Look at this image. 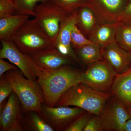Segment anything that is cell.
<instances>
[{"instance_id": "1", "label": "cell", "mask_w": 131, "mask_h": 131, "mask_svg": "<svg viewBox=\"0 0 131 131\" xmlns=\"http://www.w3.org/2000/svg\"><path fill=\"white\" fill-rule=\"evenodd\" d=\"M36 81L42 88L45 104L48 106L55 107L66 91L81 82L82 71L68 65L50 70L36 64Z\"/></svg>"}, {"instance_id": "2", "label": "cell", "mask_w": 131, "mask_h": 131, "mask_svg": "<svg viewBox=\"0 0 131 131\" xmlns=\"http://www.w3.org/2000/svg\"><path fill=\"white\" fill-rule=\"evenodd\" d=\"M112 95L107 92L96 90L80 82L66 91L55 106L80 107L91 114L99 116Z\"/></svg>"}, {"instance_id": "3", "label": "cell", "mask_w": 131, "mask_h": 131, "mask_svg": "<svg viewBox=\"0 0 131 131\" xmlns=\"http://www.w3.org/2000/svg\"><path fill=\"white\" fill-rule=\"evenodd\" d=\"M5 75L20 102L23 112H35L40 114L45 100L42 88L37 82L26 78L18 69L9 70Z\"/></svg>"}, {"instance_id": "4", "label": "cell", "mask_w": 131, "mask_h": 131, "mask_svg": "<svg viewBox=\"0 0 131 131\" xmlns=\"http://www.w3.org/2000/svg\"><path fill=\"white\" fill-rule=\"evenodd\" d=\"M12 40L20 51L30 55L39 51L54 47L34 19L28 20L21 26Z\"/></svg>"}, {"instance_id": "5", "label": "cell", "mask_w": 131, "mask_h": 131, "mask_svg": "<svg viewBox=\"0 0 131 131\" xmlns=\"http://www.w3.org/2000/svg\"><path fill=\"white\" fill-rule=\"evenodd\" d=\"M34 12V20L54 47L61 23L69 14L50 0L38 4Z\"/></svg>"}, {"instance_id": "6", "label": "cell", "mask_w": 131, "mask_h": 131, "mask_svg": "<svg viewBox=\"0 0 131 131\" xmlns=\"http://www.w3.org/2000/svg\"><path fill=\"white\" fill-rule=\"evenodd\" d=\"M115 74L104 59L91 64L85 71H82L81 83L103 92L111 90Z\"/></svg>"}, {"instance_id": "7", "label": "cell", "mask_w": 131, "mask_h": 131, "mask_svg": "<svg viewBox=\"0 0 131 131\" xmlns=\"http://www.w3.org/2000/svg\"><path fill=\"white\" fill-rule=\"evenodd\" d=\"M126 107L118 98L112 95L98 116L103 131H123L125 123L131 118Z\"/></svg>"}, {"instance_id": "8", "label": "cell", "mask_w": 131, "mask_h": 131, "mask_svg": "<svg viewBox=\"0 0 131 131\" xmlns=\"http://www.w3.org/2000/svg\"><path fill=\"white\" fill-rule=\"evenodd\" d=\"M0 58L7 59L16 66L28 79L36 81V64L30 56L20 51L12 40H1Z\"/></svg>"}, {"instance_id": "9", "label": "cell", "mask_w": 131, "mask_h": 131, "mask_svg": "<svg viewBox=\"0 0 131 131\" xmlns=\"http://www.w3.org/2000/svg\"><path fill=\"white\" fill-rule=\"evenodd\" d=\"M86 112L78 107L69 106H48L43 104L40 115L53 128L64 130L80 115Z\"/></svg>"}, {"instance_id": "10", "label": "cell", "mask_w": 131, "mask_h": 131, "mask_svg": "<svg viewBox=\"0 0 131 131\" xmlns=\"http://www.w3.org/2000/svg\"><path fill=\"white\" fill-rule=\"evenodd\" d=\"M22 111L20 102L13 91L0 112V130H24L21 123Z\"/></svg>"}, {"instance_id": "11", "label": "cell", "mask_w": 131, "mask_h": 131, "mask_svg": "<svg viewBox=\"0 0 131 131\" xmlns=\"http://www.w3.org/2000/svg\"><path fill=\"white\" fill-rule=\"evenodd\" d=\"M102 50L103 59L107 62L115 74L125 73L131 68V52L123 49L116 41Z\"/></svg>"}, {"instance_id": "12", "label": "cell", "mask_w": 131, "mask_h": 131, "mask_svg": "<svg viewBox=\"0 0 131 131\" xmlns=\"http://www.w3.org/2000/svg\"><path fill=\"white\" fill-rule=\"evenodd\" d=\"M30 56L36 64L48 69H57L71 63L70 57L63 55L54 47L39 51Z\"/></svg>"}, {"instance_id": "13", "label": "cell", "mask_w": 131, "mask_h": 131, "mask_svg": "<svg viewBox=\"0 0 131 131\" xmlns=\"http://www.w3.org/2000/svg\"><path fill=\"white\" fill-rule=\"evenodd\" d=\"M126 108H131V68L120 74L116 75L111 90Z\"/></svg>"}, {"instance_id": "14", "label": "cell", "mask_w": 131, "mask_h": 131, "mask_svg": "<svg viewBox=\"0 0 131 131\" xmlns=\"http://www.w3.org/2000/svg\"><path fill=\"white\" fill-rule=\"evenodd\" d=\"M122 24L118 21L111 24L98 26L91 33L90 40L100 45L102 48L116 41L118 28Z\"/></svg>"}, {"instance_id": "15", "label": "cell", "mask_w": 131, "mask_h": 131, "mask_svg": "<svg viewBox=\"0 0 131 131\" xmlns=\"http://www.w3.org/2000/svg\"><path fill=\"white\" fill-rule=\"evenodd\" d=\"M30 16L26 15L14 14L0 19L1 40H12L15 34L28 21Z\"/></svg>"}, {"instance_id": "16", "label": "cell", "mask_w": 131, "mask_h": 131, "mask_svg": "<svg viewBox=\"0 0 131 131\" xmlns=\"http://www.w3.org/2000/svg\"><path fill=\"white\" fill-rule=\"evenodd\" d=\"M79 23V16L77 11L69 14L62 21L60 30L54 47L58 46H64L73 51L71 40V31L75 25Z\"/></svg>"}, {"instance_id": "17", "label": "cell", "mask_w": 131, "mask_h": 131, "mask_svg": "<svg viewBox=\"0 0 131 131\" xmlns=\"http://www.w3.org/2000/svg\"><path fill=\"white\" fill-rule=\"evenodd\" d=\"M77 51L80 59L88 64L103 59L101 47L93 42L77 49Z\"/></svg>"}, {"instance_id": "18", "label": "cell", "mask_w": 131, "mask_h": 131, "mask_svg": "<svg viewBox=\"0 0 131 131\" xmlns=\"http://www.w3.org/2000/svg\"><path fill=\"white\" fill-rule=\"evenodd\" d=\"M116 41L124 50L131 52V23H122L117 31Z\"/></svg>"}, {"instance_id": "19", "label": "cell", "mask_w": 131, "mask_h": 131, "mask_svg": "<svg viewBox=\"0 0 131 131\" xmlns=\"http://www.w3.org/2000/svg\"><path fill=\"white\" fill-rule=\"evenodd\" d=\"M49 0H13L15 8V14H22L35 16L34 10L39 3Z\"/></svg>"}, {"instance_id": "20", "label": "cell", "mask_w": 131, "mask_h": 131, "mask_svg": "<svg viewBox=\"0 0 131 131\" xmlns=\"http://www.w3.org/2000/svg\"><path fill=\"white\" fill-rule=\"evenodd\" d=\"M79 23L84 30H91L95 25L94 15L92 11L87 8H83L78 13Z\"/></svg>"}, {"instance_id": "21", "label": "cell", "mask_w": 131, "mask_h": 131, "mask_svg": "<svg viewBox=\"0 0 131 131\" xmlns=\"http://www.w3.org/2000/svg\"><path fill=\"white\" fill-rule=\"evenodd\" d=\"M30 124L34 131H53L54 129L40 115L35 112H30Z\"/></svg>"}, {"instance_id": "22", "label": "cell", "mask_w": 131, "mask_h": 131, "mask_svg": "<svg viewBox=\"0 0 131 131\" xmlns=\"http://www.w3.org/2000/svg\"><path fill=\"white\" fill-rule=\"evenodd\" d=\"M13 92V90L6 75L1 77L0 80V112L6 103V99Z\"/></svg>"}, {"instance_id": "23", "label": "cell", "mask_w": 131, "mask_h": 131, "mask_svg": "<svg viewBox=\"0 0 131 131\" xmlns=\"http://www.w3.org/2000/svg\"><path fill=\"white\" fill-rule=\"evenodd\" d=\"M71 40L72 46L77 49L93 42L90 39H88L84 37L81 31L75 25L71 31Z\"/></svg>"}, {"instance_id": "24", "label": "cell", "mask_w": 131, "mask_h": 131, "mask_svg": "<svg viewBox=\"0 0 131 131\" xmlns=\"http://www.w3.org/2000/svg\"><path fill=\"white\" fill-rule=\"evenodd\" d=\"M91 114L84 112L71 123L64 130L66 131H82L85 128L91 117Z\"/></svg>"}, {"instance_id": "25", "label": "cell", "mask_w": 131, "mask_h": 131, "mask_svg": "<svg viewBox=\"0 0 131 131\" xmlns=\"http://www.w3.org/2000/svg\"><path fill=\"white\" fill-rule=\"evenodd\" d=\"M55 5L69 14L75 11V9L82 5V0H50Z\"/></svg>"}, {"instance_id": "26", "label": "cell", "mask_w": 131, "mask_h": 131, "mask_svg": "<svg viewBox=\"0 0 131 131\" xmlns=\"http://www.w3.org/2000/svg\"><path fill=\"white\" fill-rule=\"evenodd\" d=\"M15 12L13 0H0V19L14 15Z\"/></svg>"}, {"instance_id": "27", "label": "cell", "mask_w": 131, "mask_h": 131, "mask_svg": "<svg viewBox=\"0 0 131 131\" xmlns=\"http://www.w3.org/2000/svg\"><path fill=\"white\" fill-rule=\"evenodd\" d=\"M103 131L102 124L98 116L90 117L83 131Z\"/></svg>"}, {"instance_id": "28", "label": "cell", "mask_w": 131, "mask_h": 131, "mask_svg": "<svg viewBox=\"0 0 131 131\" xmlns=\"http://www.w3.org/2000/svg\"><path fill=\"white\" fill-rule=\"evenodd\" d=\"M123 0H100L106 9L112 12H115L120 8Z\"/></svg>"}, {"instance_id": "29", "label": "cell", "mask_w": 131, "mask_h": 131, "mask_svg": "<svg viewBox=\"0 0 131 131\" xmlns=\"http://www.w3.org/2000/svg\"><path fill=\"white\" fill-rule=\"evenodd\" d=\"M118 20L123 23H131V3L121 13Z\"/></svg>"}, {"instance_id": "30", "label": "cell", "mask_w": 131, "mask_h": 131, "mask_svg": "<svg viewBox=\"0 0 131 131\" xmlns=\"http://www.w3.org/2000/svg\"><path fill=\"white\" fill-rule=\"evenodd\" d=\"M18 69L16 66L8 63L4 61L3 59L0 58V77L4 75V73L9 70Z\"/></svg>"}, {"instance_id": "31", "label": "cell", "mask_w": 131, "mask_h": 131, "mask_svg": "<svg viewBox=\"0 0 131 131\" xmlns=\"http://www.w3.org/2000/svg\"><path fill=\"white\" fill-rule=\"evenodd\" d=\"M123 131H131V118L127 120L125 123Z\"/></svg>"}, {"instance_id": "32", "label": "cell", "mask_w": 131, "mask_h": 131, "mask_svg": "<svg viewBox=\"0 0 131 131\" xmlns=\"http://www.w3.org/2000/svg\"><path fill=\"white\" fill-rule=\"evenodd\" d=\"M127 108V111H128V113H129L130 116L131 117V108L128 107Z\"/></svg>"}]
</instances>
